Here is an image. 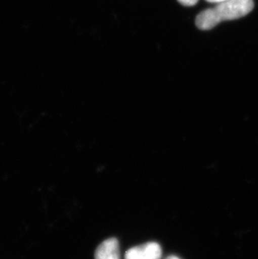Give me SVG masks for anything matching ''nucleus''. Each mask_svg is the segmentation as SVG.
<instances>
[{
    "instance_id": "39448f33",
    "label": "nucleus",
    "mask_w": 258,
    "mask_h": 259,
    "mask_svg": "<svg viewBox=\"0 0 258 259\" xmlns=\"http://www.w3.org/2000/svg\"><path fill=\"white\" fill-rule=\"evenodd\" d=\"M206 1L209 3H214V4H219V3L226 2L230 0H206Z\"/></svg>"
},
{
    "instance_id": "7ed1b4c3",
    "label": "nucleus",
    "mask_w": 258,
    "mask_h": 259,
    "mask_svg": "<svg viewBox=\"0 0 258 259\" xmlns=\"http://www.w3.org/2000/svg\"><path fill=\"white\" fill-rule=\"evenodd\" d=\"M95 259H121L117 238H108L102 242L95 252Z\"/></svg>"
},
{
    "instance_id": "423d86ee",
    "label": "nucleus",
    "mask_w": 258,
    "mask_h": 259,
    "mask_svg": "<svg viewBox=\"0 0 258 259\" xmlns=\"http://www.w3.org/2000/svg\"><path fill=\"white\" fill-rule=\"evenodd\" d=\"M165 259H181V258H179L178 257H176V256H174V255H171V256H168V257H166Z\"/></svg>"
},
{
    "instance_id": "f03ea898",
    "label": "nucleus",
    "mask_w": 258,
    "mask_h": 259,
    "mask_svg": "<svg viewBox=\"0 0 258 259\" xmlns=\"http://www.w3.org/2000/svg\"><path fill=\"white\" fill-rule=\"evenodd\" d=\"M162 248L158 242H150L132 247L125 253V259H160Z\"/></svg>"
},
{
    "instance_id": "f257e3e1",
    "label": "nucleus",
    "mask_w": 258,
    "mask_h": 259,
    "mask_svg": "<svg viewBox=\"0 0 258 259\" xmlns=\"http://www.w3.org/2000/svg\"><path fill=\"white\" fill-rule=\"evenodd\" d=\"M253 9V0H230L219 3L216 7L200 13L196 17L195 24L199 29L208 30L223 21L244 17Z\"/></svg>"
},
{
    "instance_id": "20e7f679",
    "label": "nucleus",
    "mask_w": 258,
    "mask_h": 259,
    "mask_svg": "<svg viewBox=\"0 0 258 259\" xmlns=\"http://www.w3.org/2000/svg\"><path fill=\"white\" fill-rule=\"evenodd\" d=\"M178 1L181 3V5H185V6H193L198 2V0H178Z\"/></svg>"
}]
</instances>
